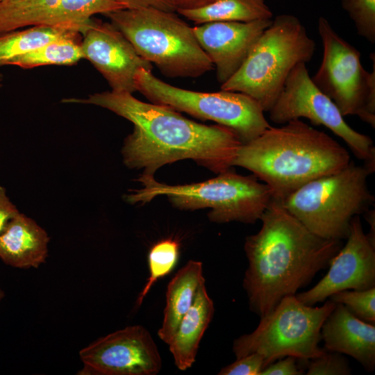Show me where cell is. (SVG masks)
I'll return each instance as SVG.
<instances>
[{
  "label": "cell",
  "mask_w": 375,
  "mask_h": 375,
  "mask_svg": "<svg viewBox=\"0 0 375 375\" xmlns=\"http://www.w3.org/2000/svg\"><path fill=\"white\" fill-rule=\"evenodd\" d=\"M63 101L98 106L130 121L133 131L124 140L123 160L129 168L142 169V175L153 176L163 165L185 159L219 173L232 167L242 144L225 126L197 123L167 106L142 101L128 92L106 91Z\"/></svg>",
  "instance_id": "obj_1"
},
{
  "label": "cell",
  "mask_w": 375,
  "mask_h": 375,
  "mask_svg": "<svg viewBox=\"0 0 375 375\" xmlns=\"http://www.w3.org/2000/svg\"><path fill=\"white\" fill-rule=\"evenodd\" d=\"M260 220L259 231L245 239L243 287L249 308L262 317L328 267L342 242L314 234L274 198Z\"/></svg>",
  "instance_id": "obj_2"
},
{
  "label": "cell",
  "mask_w": 375,
  "mask_h": 375,
  "mask_svg": "<svg viewBox=\"0 0 375 375\" xmlns=\"http://www.w3.org/2000/svg\"><path fill=\"white\" fill-rule=\"evenodd\" d=\"M349 151L326 133L300 119L270 126L242 144L232 162L251 171L283 201L316 178L335 173L351 161Z\"/></svg>",
  "instance_id": "obj_3"
},
{
  "label": "cell",
  "mask_w": 375,
  "mask_h": 375,
  "mask_svg": "<svg viewBox=\"0 0 375 375\" xmlns=\"http://www.w3.org/2000/svg\"><path fill=\"white\" fill-rule=\"evenodd\" d=\"M206 181L169 185L141 174L142 185L126 196L131 204H144L158 196L165 195L170 203L181 210L210 208L208 219L215 223L239 222L253 224L260 220L273 199L269 187L258 181L254 175L242 176L226 169Z\"/></svg>",
  "instance_id": "obj_4"
},
{
  "label": "cell",
  "mask_w": 375,
  "mask_h": 375,
  "mask_svg": "<svg viewBox=\"0 0 375 375\" xmlns=\"http://www.w3.org/2000/svg\"><path fill=\"white\" fill-rule=\"evenodd\" d=\"M315 41L294 15L281 14L256 41L247 58L221 90L245 94L268 112L283 91L292 69L309 62Z\"/></svg>",
  "instance_id": "obj_5"
},
{
  "label": "cell",
  "mask_w": 375,
  "mask_h": 375,
  "mask_svg": "<svg viewBox=\"0 0 375 375\" xmlns=\"http://www.w3.org/2000/svg\"><path fill=\"white\" fill-rule=\"evenodd\" d=\"M104 15L142 58L167 77H199L214 67L192 27L174 12L144 8L121 9Z\"/></svg>",
  "instance_id": "obj_6"
},
{
  "label": "cell",
  "mask_w": 375,
  "mask_h": 375,
  "mask_svg": "<svg viewBox=\"0 0 375 375\" xmlns=\"http://www.w3.org/2000/svg\"><path fill=\"white\" fill-rule=\"evenodd\" d=\"M372 173L351 160L341 170L303 185L282 203L314 234L328 240L347 239L352 218L374 202L367 186Z\"/></svg>",
  "instance_id": "obj_7"
},
{
  "label": "cell",
  "mask_w": 375,
  "mask_h": 375,
  "mask_svg": "<svg viewBox=\"0 0 375 375\" xmlns=\"http://www.w3.org/2000/svg\"><path fill=\"white\" fill-rule=\"evenodd\" d=\"M335 305L329 299L322 306H308L296 295L286 296L260 317L253 332L234 340L233 351L236 358L258 353L267 366L286 356L306 360L318 357L326 352L319 346L321 328Z\"/></svg>",
  "instance_id": "obj_8"
},
{
  "label": "cell",
  "mask_w": 375,
  "mask_h": 375,
  "mask_svg": "<svg viewBox=\"0 0 375 375\" xmlns=\"http://www.w3.org/2000/svg\"><path fill=\"white\" fill-rule=\"evenodd\" d=\"M134 82L136 91L150 102L215 122L231 130L242 144L254 140L271 126L260 104L241 92L223 90L202 92L179 88L144 68L137 71Z\"/></svg>",
  "instance_id": "obj_9"
},
{
  "label": "cell",
  "mask_w": 375,
  "mask_h": 375,
  "mask_svg": "<svg viewBox=\"0 0 375 375\" xmlns=\"http://www.w3.org/2000/svg\"><path fill=\"white\" fill-rule=\"evenodd\" d=\"M317 28L323 46L321 65L311 77L315 85L337 106L342 115H357L375 127V55L373 69L365 70L360 52L341 38L324 17Z\"/></svg>",
  "instance_id": "obj_10"
},
{
  "label": "cell",
  "mask_w": 375,
  "mask_h": 375,
  "mask_svg": "<svg viewBox=\"0 0 375 375\" xmlns=\"http://www.w3.org/2000/svg\"><path fill=\"white\" fill-rule=\"evenodd\" d=\"M306 63L297 64L290 72L284 88L268 111L277 124L306 118L322 125L340 137L364 165L375 171V147L372 138L352 128L334 102L312 82Z\"/></svg>",
  "instance_id": "obj_11"
},
{
  "label": "cell",
  "mask_w": 375,
  "mask_h": 375,
  "mask_svg": "<svg viewBox=\"0 0 375 375\" xmlns=\"http://www.w3.org/2000/svg\"><path fill=\"white\" fill-rule=\"evenodd\" d=\"M81 375H156L162 359L150 333L134 325L94 341L79 352Z\"/></svg>",
  "instance_id": "obj_12"
},
{
  "label": "cell",
  "mask_w": 375,
  "mask_h": 375,
  "mask_svg": "<svg viewBox=\"0 0 375 375\" xmlns=\"http://www.w3.org/2000/svg\"><path fill=\"white\" fill-rule=\"evenodd\" d=\"M346 240L326 274L310 290L295 294L301 302L314 306L342 290L375 287V244L364 232L359 215L352 218Z\"/></svg>",
  "instance_id": "obj_13"
},
{
  "label": "cell",
  "mask_w": 375,
  "mask_h": 375,
  "mask_svg": "<svg viewBox=\"0 0 375 375\" xmlns=\"http://www.w3.org/2000/svg\"><path fill=\"white\" fill-rule=\"evenodd\" d=\"M81 47L88 60L108 83L111 90L136 92L134 76L140 68L151 70L128 40L111 23L92 19L82 31Z\"/></svg>",
  "instance_id": "obj_14"
},
{
  "label": "cell",
  "mask_w": 375,
  "mask_h": 375,
  "mask_svg": "<svg viewBox=\"0 0 375 375\" xmlns=\"http://www.w3.org/2000/svg\"><path fill=\"white\" fill-rule=\"evenodd\" d=\"M272 21L212 22L192 27L199 44L215 67L221 85L240 68Z\"/></svg>",
  "instance_id": "obj_15"
},
{
  "label": "cell",
  "mask_w": 375,
  "mask_h": 375,
  "mask_svg": "<svg viewBox=\"0 0 375 375\" xmlns=\"http://www.w3.org/2000/svg\"><path fill=\"white\" fill-rule=\"evenodd\" d=\"M321 338L327 351L353 357L366 371L375 367V326L355 316L345 306L336 303L324 322Z\"/></svg>",
  "instance_id": "obj_16"
},
{
  "label": "cell",
  "mask_w": 375,
  "mask_h": 375,
  "mask_svg": "<svg viewBox=\"0 0 375 375\" xmlns=\"http://www.w3.org/2000/svg\"><path fill=\"white\" fill-rule=\"evenodd\" d=\"M49 242L46 231L19 212L0 233V259L15 268H38L48 256Z\"/></svg>",
  "instance_id": "obj_17"
},
{
  "label": "cell",
  "mask_w": 375,
  "mask_h": 375,
  "mask_svg": "<svg viewBox=\"0 0 375 375\" xmlns=\"http://www.w3.org/2000/svg\"><path fill=\"white\" fill-rule=\"evenodd\" d=\"M214 313V303L208 294L204 281L168 344L175 365L180 370H186L195 362L200 342Z\"/></svg>",
  "instance_id": "obj_18"
},
{
  "label": "cell",
  "mask_w": 375,
  "mask_h": 375,
  "mask_svg": "<svg viewBox=\"0 0 375 375\" xmlns=\"http://www.w3.org/2000/svg\"><path fill=\"white\" fill-rule=\"evenodd\" d=\"M205 281L202 262L188 261L169 281L166 291L163 320L158 335L168 344L191 308L201 283Z\"/></svg>",
  "instance_id": "obj_19"
},
{
  "label": "cell",
  "mask_w": 375,
  "mask_h": 375,
  "mask_svg": "<svg viewBox=\"0 0 375 375\" xmlns=\"http://www.w3.org/2000/svg\"><path fill=\"white\" fill-rule=\"evenodd\" d=\"M124 9L117 0H58L33 26H47L81 33L96 14Z\"/></svg>",
  "instance_id": "obj_20"
},
{
  "label": "cell",
  "mask_w": 375,
  "mask_h": 375,
  "mask_svg": "<svg viewBox=\"0 0 375 375\" xmlns=\"http://www.w3.org/2000/svg\"><path fill=\"white\" fill-rule=\"evenodd\" d=\"M196 25L212 22H249L272 19L265 0H216L206 6L176 11Z\"/></svg>",
  "instance_id": "obj_21"
},
{
  "label": "cell",
  "mask_w": 375,
  "mask_h": 375,
  "mask_svg": "<svg viewBox=\"0 0 375 375\" xmlns=\"http://www.w3.org/2000/svg\"><path fill=\"white\" fill-rule=\"evenodd\" d=\"M80 33L48 42L8 60L5 65L30 69L39 66L71 65L83 58Z\"/></svg>",
  "instance_id": "obj_22"
},
{
  "label": "cell",
  "mask_w": 375,
  "mask_h": 375,
  "mask_svg": "<svg viewBox=\"0 0 375 375\" xmlns=\"http://www.w3.org/2000/svg\"><path fill=\"white\" fill-rule=\"evenodd\" d=\"M80 33L47 26H33L0 34V66L10 59L51 41ZM81 34V33H80Z\"/></svg>",
  "instance_id": "obj_23"
},
{
  "label": "cell",
  "mask_w": 375,
  "mask_h": 375,
  "mask_svg": "<svg viewBox=\"0 0 375 375\" xmlns=\"http://www.w3.org/2000/svg\"><path fill=\"white\" fill-rule=\"evenodd\" d=\"M58 0H0V34L33 26Z\"/></svg>",
  "instance_id": "obj_24"
},
{
  "label": "cell",
  "mask_w": 375,
  "mask_h": 375,
  "mask_svg": "<svg viewBox=\"0 0 375 375\" xmlns=\"http://www.w3.org/2000/svg\"><path fill=\"white\" fill-rule=\"evenodd\" d=\"M179 243L172 238L155 244L148 254L149 276L137 299L140 306L156 282L169 274L177 264L179 256Z\"/></svg>",
  "instance_id": "obj_25"
},
{
  "label": "cell",
  "mask_w": 375,
  "mask_h": 375,
  "mask_svg": "<svg viewBox=\"0 0 375 375\" xmlns=\"http://www.w3.org/2000/svg\"><path fill=\"white\" fill-rule=\"evenodd\" d=\"M330 299L345 306L355 316L375 323V287L363 290H342L331 295Z\"/></svg>",
  "instance_id": "obj_26"
},
{
  "label": "cell",
  "mask_w": 375,
  "mask_h": 375,
  "mask_svg": "<svg viewBox=\"0 0 375 375\" xmlns=\"http://www.w3.org/2000/svg\"><path fill=\"white\" fill-rule=\"evenodd\" d=\"M343 9L353 21L358 34L375 42V0H341Z\"/></svg>",
  "instance_id": "obj_27"
},
{
  "label": "cell",
  "mask_w": 375,
  "mask_h": 375,
  "mask_svg": "<svg viewBox=\"0 0 375 375\" xmlns=\"http://www.w3.org/2000/svg\"><path fill=\"white\" fill-rule=\"evenodd\" d=\"M308 375H347L351 369L347 360L338 352L326 351L322 355L310 359Z\"/></svg>",
  "instance_id": "obj_28"
},
{
  "label": "cell",
  "mask_w": 375,
  "mask_h": 375,
  "mask_svg": "<svg viewBox=\"0 0 375 375\" xmlns=\"http://www.w3.org/2000/svg\"><path fill=\"white\" fill-rule=\"evenodd\" d=\"M267 367L264 356L258 353H253L236 358L233 363L224 367L219 375H260Z\"/></svg>",
  "instance_id": "obj_29"
},
{
  "label": "cell",
  "mask_w": 375,
  "mask_h": 375,
  "mask_svg": "<svg viewBox=\"0 0 375 375\" xmlns=\"http://www.w3.org/2000/svg\"><path fill=\"white\" fill-rule=\"evenodd\" d=\"M297 358L286 356L284 359H278L264 368L260 375H299L303 371L298 368L296 363Z\"/></svg>",
  "instance_id": "obj_30"
},
{
  "label": "cell",
  "mask_w": 375,
  "mask_h": 375,
  "mask_svg": "<svg viewBox=\"0 0 375 375\" xmlns=\"http://www.w3.org/2000/svg\"><path fill=\"white\" fill-rule=\"evenodd\" d=\"M124 9L153 8L169 12H176L170 0H117Z\"/></svg>",
  "instance_id": "obj_31"
},
{
  "label": "cell",
  "mask_w": 375,
  "mask_h": 375,
  "mask_svg": "<svg viewBox=\"0 0 375 375\" xmlns=\"http://www.w3.org/2000/svg\"><path fill=\"white\" fill-rule=\"evenodd\" d=\"M18 213L19 210L7 197L5 188L0 185V233L7 223Z\"/></svg>",
  "instance_id": "obj_32"
},
{
  "label": "cell",
  "mask_w": 375,
  "mask_h": 375,
  "mask_svg": "<svg viewBox=\"0 0 375 375\" xmlns=\"http://www.w3.org/2000/svg\"><path fill=\"white\" fill-rule=\"evenodd\" d=\"M173 6L178 9L195 8L211 3L216 0H170Z\"/></svg>",
  "instance_id": "obj_33"
},
{
  "label": "cell",
  "mask_w": 375,
  "mask_h": 375,
  "mask_svg": "<svg viewBox=\"0 0 375 375\" xmlns=\"http://www.w3.org/2000/svg\"><path fill=\"white\" fill-rule=\"evenodd\" d=\"M365 218L370 226L369 233L367 234L371 242L375 244V210L369 209L365 213Z\"/></svg>",
  "instance_id": "obj_34"
},
{
  "label": "cell",
  "mask_w": 375,
  "mask_h": 375,
  "mask_svg": "<svg viewBox=\"0 0 375 375\" xmlns=\"http://www.w3.org/2000/svg\"><path fill=\"white\" fill-rule=\"evenodd\" d=\"M4 297H5L4 291L0 286V302L3 299Z\"/></svg>",
  "instance_id": "obj_35"
}]
</instances>
